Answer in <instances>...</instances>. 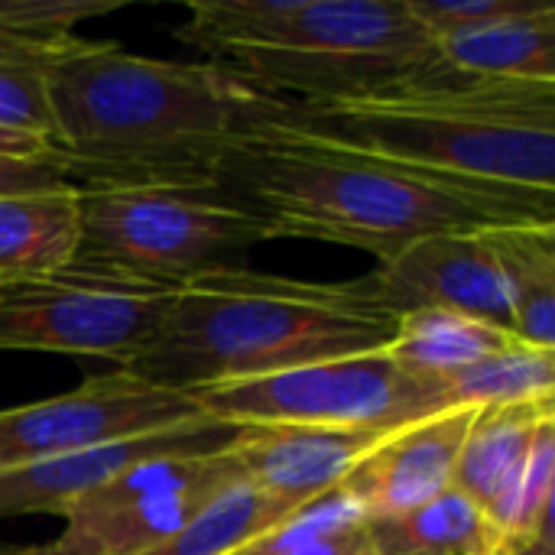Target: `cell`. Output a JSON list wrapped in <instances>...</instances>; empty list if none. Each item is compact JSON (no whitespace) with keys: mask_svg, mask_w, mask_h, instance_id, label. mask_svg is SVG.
<instances>
[{"mask_svg":"<svg viewBox=\"0 0 555 555\" xmlns=\"http://www.w3.org/2000/svg\"><path fill=\"white\" fill-rule=\"evenodd\" d=\"M208 179L270 237L358 247L380 263L433 234L555 228V192L429 172L338 146L283 120L231 140Z\"/></svg>","mask_w":555,"mask_h":555,"instance_id":"1","label":"cell"},{"mask_svg":"<svg viewBox=\"0 0 555 555\" xmlns=\"http://www.w3.org/2000/svg\"><path fill=\"white\" fill-rule=\"evenodd\" d=\"M52 146L81 182H202L241 133L293 98L218 62H169L75 39L49 68Z\"/></svg>","mask_w":555,"mask_h":555,"instance_id":"2","label":"cell"},{"mask_svg":"<svg viewBox=\"0 0 555 555\" xmlns=\"http://www.w3.org/2000/svg\"><path fill=\"white\" fill-rule=\"evenodd\" d=\"M397 315L364 280L302 283L250 267L215 270L179 293L127 374L198 393L335 358L384 351Z\"/></svg>","mask_w":555,"mask_h":555,"instance_id":"3","label":"cell"},{"mask_svg":"<svg viewBox=\"0 0 555 555\" xmlns=\"http://www.w3.org/2000/svg\"><path fill=\"white\" fill-rule=\"evenodd\" d=\"M302 133L429 172L553 192L555 81L478 78L439 55L358 98L293 101Z\"/></svg>","mask_w":555,"mask_h":555,"instance_id":"4","label":"cell"},{"mask_svg":"<svg viewBox=\"0 0 555 555\" xmlns=\"http://www.w3.org/2000/svg\"><path fill=\"white\" fill-rule=\"evenodd\" d=\"M176 39L293 101L371 94L436 59L403 0H198Z\"/></svg>","mask_w":555,"mask_h":555,"instance_id":"5","label":"cell"},{"mask_svg":"<svg viewBox=\"0 0 555 555\" xmlns=\"http://www.w3.org/2000/svg\"><path fill=\"white\" fill-rule=\"evenodd\" d=\"M78 211L81 241L72 267L163 293L244 267V254L270 241L267 228L211 179L81 182Z\"/></svg>","mask_w":555,"mask_h":555,"instance_id":"6","label":"cell"},{"mask_svg":"<svg viewBox=\"0 0 555 555\" xmlns=\"http://www.w3.org/2000/svg\"><path fill=\"white\" fill-rule=\"evenodd\" d=\"M189 397L205 416L231 426L302 423L328 429L393 433L449 410L439 380L406 374L384 351L221 384Z\"/></svg>","mask_w":555,"mask_h":555,"instance_id":"7","label":"cell"},{"mask_svg":"<svg viewBox=\"0 0 555 555\" xmlns=\"http://www.w3.org/2000/svg\"><path fill=\"white\" fill-rule=\"evenodd\" d=\"M172 293L65 267L39 280H0V351L104 358L130 367L153 341Z\"/></svg>","mask_w":555,"mask_h":555,"instance_id":"8","label":"cell"},{"mask_svg":"<svg viewBox=\"0 0 555 555\" xmlns=\"http://www.w3.org/2000/svg\"><path fill=\"white\" fill-rule=\"evenodd\" d=\"M244 481L228 452H182L140 462L65 514L55 540L0 546V555H140L195 520L231 485Z\"/></svg>","mask_w":555,"mask_h":555,"instance_id":"9","label":"cell"},{"mask_svg":"<svg viewBox=\"0 0 555 555\" xmlns=\"http://www.w3.org/2000/svg\"><path fill=\"white\" fill-rule=\"evenodd\" d=\"M202 416L189 393L127 371L101 374L62 397L0 410V472L166 433Z\"/></svg>","mask_w":555,"mask_h":555,"instance_id":"10","label":"cell"},{"mask_svg":"<svg viewBox=\"0 0 555 555\" xmlns=\"http://www.w3.org/2000/svg\"><path fill=\"white\" fill-rule=\"evenodd\" d=\"M364 283L377 306L397 319L410 312H455L514 332L507 286L488 231L423 237L380 263Z\"/></svg>","mask_w":555,"mask_h":555,"instance_id":"11","label":"cell"},{"mask_svg":"<svg viewBox=\"0 0 555 555\" xmlns=\"http://www.w3.org/2000/svg\"><path fill=\"white\" fill-rule=\"evenodd\" d=\"M234 433L237 426L202 416L195 423L166 433L111 442V446L0 472V520H13L26 514H65L78 498L91 494L94 488H101L104 481L117 478L120 472L140 462L159 455H182V452H224Z\"/></svg>","mask_w":555,"mask_h":555,"instance_id":"12","label":"cell"},{"mask_svg":"<svg viewBox=\"0 0 555 555\" xmlns=\"http://www.w3.org/2000/svg\"><path fill=\"white\" fill-rule=\"evenodd\" d=\"M475 410H442L377 439L338 491H345L367 520L403 517L452 491L455 465Z\"/></svg>","mask_w":555,"mask_h":555,"instance_id":"13","label":"cell"},{"mask_svg":"<svg viewBox=\"0 0 555 555\" xmlns=\"http://www.w3.org/2000/svg\"><path fill=\"white\" fill-rule=\"evenodd\" d=\"M380 436L387 433L302 423H244L224 452L234 459L244 481L299 511L338 491Z\"/></svg>","mask_w":555,"mask_h":555,"instance_id":"14","label":"cell"},{"mask_svg":"<svg viewBox=\"0 0 555 555\" xmlns=\"http://www.w3.org/2000/svg\"><path fill=\"white\" fill-rule=\"evenodd\" d=\"M81 241L78 185L0 195V280H39L72 267Z\"/></svg>","mask_w":555,"mask_h":555,"instance_id":"15","label":"cell"},{"mask_svg":"<svg viewBox=\"0 0 555 555\" xmlns=\"http://www.w3.org/2000/svg\"><path fill=\"white\" fill-rule=\"evenodd\" d=\"M555 416V403H517V406H481L468 426L459 452L452 488L481 507L491 520L514 491L524 462L530 455L537 426Z\"/></svg>","mask_w":555,"mask_h":555,"instance_id":"16","label":"cell"},{"mask_svg":"<svg viewBox=\"0 0 555 555\" xmlns=\"http://www.w3.org/2000/svg\"><path fill=\"white\" fill-rule=\"evenodd\" d=\"M433 46L446 65L478 78L555 81V7L543 0L530 13L449 33Z\"/></svg>","mask_w":555,"mask_h":555,"instance_id":"17","label":"cell"},{"mask_svg":"<svg viewBox=\"0 0 555 555\" xmlns=\"http://www.w3.org/2000/svg\"><path fill=\"white\" fill-rule=\"evenodd\" d=\"M371 530L384 555H517L498 524L455 488L403 517L371 520Z\"/></svg>","mask_w":555,"mask_h":555,"instance_id":"18","label":"cell"},{"mask_svg":"<svg viewBox=\"0 0 555 555\" xmlns=\"http://www.w3.org/2000/svg\"><path fill=\"white\" fill-rule=\"evenodd\" d=\"M488 241L507 286L514 335L555 351V228H494Z\"/></svg>","mask_w":555,"mask_h":555,"instance_id":"19","label":"cell"},{"mask_svg":"<svg viewBox=\"0 0 555 555\" xmlns=\"http://www.w3.org/2000/svg\"><path fill=\"white\" fill-rule=\"evenodd\" d=\"M520 341L514 332L455 315V312H410L397 319V332L384 354L406 374L446 380L475 361Z\"/></svg>","mask_w":555,"mask_h":555,"instance_id":"20","label":"cell"},{"mask_svg":"<svg viewBox=\"0 0 555 555\" xmlns=\"http://www.w3.org/2000/svg\"><path fill=\"white\" fill-rule=\"evenodd\" d=\"M449 410L555 403V351L514 341L439 380Z\"/></svg>","mask_w":555,"mask_h":555,"instance_id":"21","label":"cell"},{"mask_svg":"<svg viewBox=\"0 0 555 555\" xmlns=\"http://www.w3.org/2000/svg\"><path fill=\"white\" fill-rule=\"evenodd\" d=\"M293 514L296 507L263 494L250 481H237L221 498H215L195 520H189L182 530L140 555H234Z\"/></svg>","mask_w":555,"mask_h":555,"instance_id":"22","label":"cell"},{"mask_svg":"<svg viewBox=\"0 0 555 555\" xmlns=\"http://www.w3.org/2000/svg\"><path fill=\"white\" fill-rule=\"evenodd\" d=\"M371 550L374 530L367 514L345 491H332L234 555H364Z\"/></svg>","mask_w":555,"mask_h":555,"instance_id":"23","label":"cell"},{"mask_svg":"<svg viewBox=\"0 0 555 555\" xmlns=\"http://www.w3.org/2000/svg\"><path fill=\"white\" fill-rule=\"evenodd\" d=\"M117 7V0H0V59L52 65L78 39V23Z\"/></svg>","mask_w":555,"mask_h":555,"instance_id":"24","label":"cell"},{"mask_svg":"<svg viewBox=\"0 0 555 555\" xmlns=\"http://www.w3.org/2000/svg\"><path fill=\"white\" fill-rule=\"evenodd\" d=\"M553 478H555V416H546L537 426L530 455L524 472L507 494L504 507L498 511L494 524L517 550H530L543 533L553 530Z\"/></svg>","mask_w":555,"mask_h":555,"instance_id":"25","label":"cell"},{"mask_svg":"<svg viewBox=\"0 0 555 555\" xmlns=\"http://www.w3.org/2000/svg\"><path fill=\"white\" fill-rule=\"evenodd\" d=\"M49 65L0 59V127L23 130L52 140V104H49Z\"/></svg>","mask_w":555,"mask_h":555,"instance_id":"26","label":"cell"},{"mask_svg":"<svg viewBox=\"0 0 555 555\" xmlns=\"http://www.w3.org/2000/svg\"><path fill=\"white\" fill-rule=\"evenodd\" d=\"M410 16L433 36L478 29L507 16H520L537 10L543 0H403Z\"/></svg>","mask_w":555,"mask_h":555,"instance_id":"27","label":"cell"},{"mask_svg":"<svg viewBox=\"0 0 555 555\" xmlns=\"http://www.w3.org/2000/svg\"><path fill=\"white\" fill-rule=\"evenodd\" d=\"M72 182V169L62 153L36 156V159H13L0 156V195L16 192H39Z\"/></svg>","mask_w":555,"mask_h":555,"instance_id":"28","label":"cell"},{"mask_svg":"<svg viewBox=\"0 0 555 555\" xmlns=\"http://www.w3.org/2000/svg\"><path fill=\"white\" fill-rule=\"evenodd\" d=\"M364 555H384V553H377V550H371V553H364Z\"/></svg>","mask_w":555,"mask_h":555,"instance_id":"29","label":"cell"}]
</instances>
